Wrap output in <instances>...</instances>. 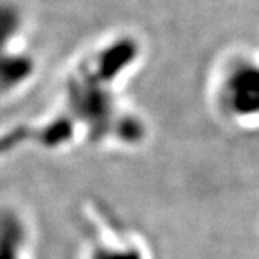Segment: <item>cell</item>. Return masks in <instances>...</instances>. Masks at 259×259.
Masks as SVG:
<instances>
[{
    "label": "cell",
    "mask_w": 259,
    "mask_h": 259,
    "mask_svg": "<svg viewBox=\"0 0 259 259\" xmlns=\"http://www.w3.org/2000/svg\"><path fill=\"white\" fill-rule=\"evenodd\" d=\"M209 95L224 125L259 126V54L247 49L224 54L210 74Z\"/></svg>",
    "instance_id": "6da1fadb"
},
{
    "label": "cell",
    "mask_w": 259,
    "mask_h": 259,
    "mask_svg": "<svg viewBox=\"0 0 259 259\" xmlns=\"http://www.w3.org/2000/svg\"><path fill=\"white\" fill-rule=\"evenodd\" d=\"M30 37L27 12L15 2L0 0V93H20L34 79L37 64Z\"/></svg>",
    "instance_id": "7a4b0ae2"
},
{
    "label": "cell",
    "mask_w": 259,
    "mask_h": 259,
    "mask_svg": "<svg viewBox=\"0 0 259 259\" xmlns=\"http://www.w3.org/2000/svg\"><path fill=\"white\" fill-rule=\"evenodd\" d=\"M88 217L81 259H148L147 242L126 222L101 209Z\"/></svg>",
    "instance_id": "3957f363"
}]
</instances>
